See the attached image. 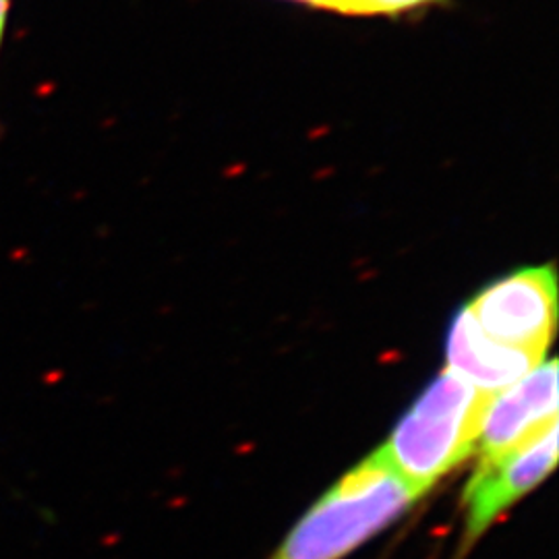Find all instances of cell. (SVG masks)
Wrapping results in <instances>:
<instances>
[{"instance_id":"cell-1","label":"cell","mask_w":559,"mask_h":559,"mask_svg":"<svg viewBox=\"0 0 559 559\" xmlns=\"http://www.w3.org/2000/svg\"><path fill=\"white\" fill-rule=\"evenodd\" d=\"M425 493L376 450L321 496L272 559H342L406 514Z\"/></svg>"},{"instance_id":"cell-2","label":"cell","mask_w":559,"mask_h":559,"mask_svg":"<svg viewBox=\"0 0 559 559\" xmlns=\"http://www.w3.org/2000/svg\"><path fill=\"white\" fill-rule=\"evenodd\" d=\"M493 396L450 369L441 371L381 448L385 459L404 479L427 493L477 452L483 420Z\"/></svg>"},{"instance_id":"cell-3","label":"cell","mask_w":559,"mask_h":559,"mask_svg":"<svg viewBox=\"0 0 559 559\" xmlns=\"http://www.w3.org/2000/svg\"><path fill=\"white\" fill-rule=\"evenodd\" d=\"M464 307L487 338L543 360L558 325L556 265L522 267L493 280Z\"/></svg>"},{"instance_id":"cell-4","label":"cell","mask_w":559,"mask_h":559,"mask_svg":"<svg viewBox=\"0 0 559 559\" xmlns=\"http://www.w3.org/2000/svg\"><path fill=\"white\" fill-rule=\"evenodd\" d=\"M556 425L558 360L549 359L491 399L477 441L479 464L475 471L498 464Z\"/></svg>"},{"instance_id":"cell-5","label":"cell","mask_w":559,"mask_h":559,"mask_svg":"<svg viewBox=\"0 0 559 559\" xmlns=\"http://www.w3.org/2000/svg\"><path fill=\"white\" fill-rule=\"evenodd\" d=\"M556 462L558 425L498 464L475 471L462 498L466 514L462 549L468 551L501 514L531 493L556 468Z\"/></svg>"},{"instance_id":"cell-6","label":"cell","mask_w":559,"mask_h":559,"mask_svg":"<svg viewBox=\"0 0 559 559\" xmlns=\"http://www.w3.org/2000/svg\"><path fill=\"white\" fill-rule=\"evenodd\" d=\"M445 359V369L459 373L460 378L487 394H498L543 362L487 338L466 307L459 309L454 320L450 321Z\"/></svg>"},{"instance_id":"cell-7","label":"cell","mask_w":559,"mask_h":559,"mask_svg":"<svg viewBox=\"0 0 559 559\" xmlns=\"http://www.w3.org/2000/svg\"><path fill=\"white\" fill-rule=\"evenodd\" d=\"M450 0H328L325 11L350 17H399L441 7Z\"/></svg>"},{"instance_id":"cell-8","label":"cell","mask_w":559,"mask_h":559,"mask_svg":"<svg viewBox=\"0 0 559 559\" xmlns=\"http://www.w3.org/2000/svg\"><path fill=\"white\" fill-rule=\"evenodd\" d=\"M290 2H299V4H305V7L321 9V11H325V7H328V0H290Z\"/></svg>"},{"instance_id":"cell-9","label":"cell","mask_w":559,"mask_h":559,"mask_svg":"<svg viewBox=\"0 0 559 559\" xmlns=\"http://www.w3.org/2000/svg\"><path fill=\"white\" fill-rule=\"evenodd\" d=\"M7 11H9V0H0V38H2V32H4Z\"/></svg>"}]
</instances>
